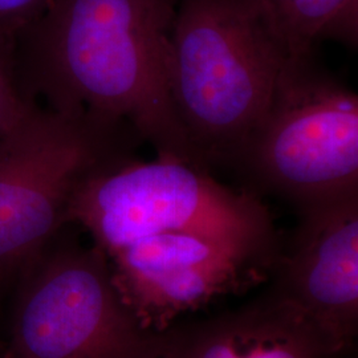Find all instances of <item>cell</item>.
Masks as SVG:
<instances>
[{
  "label": "cell",
  "instance_id": "cell-1",
  "mask_svg": "<svg viewBox=\"0 0 358 358\" xmlns=\"http://www.w3.org/2000/svg\"><path fill=\"white\" fill-rule=\"evenodd\" d=\"M179 0H51L13 40L23 97L128 125L157 157L199 165L176 115L167 60Z\"/></svg>",
  "mask_w": 358,
  "mask_h": 358
},
{
  "label": "cell",
  "instance_id": "cell-2",
  "mask_svg": "<svg viewBox=\"0 0 358 358\" xmlns=\"http://www.w3.org/2000/svg\"><path fill=\"white\" fill-rule=\"evenodd\" d=\"M288 59L262 0H179L169 88L201 166L234 162Z\"/></svg>",
  "mask_w": 358,
  "mask_h": 358
},
{
  "label": "cell",
  "instance_id": "cell-3",
  "mask_svg": "<svg viewBox=\"0 0 358 358\" xmlns=\"http://www.w3.org/2000/svg\"><path fill=\"white\" fill-rule=\"evenodd\" d=\"M68 223L87 231L108 257L138 239L186 232L239 247L272 266L278 238L254 192L234 190L177 158L134 155L93 171L77 186Z\"/></svg>",
  "mask_w": 358,
  "mask_h": 358
},
{
  "label": "cell",
  "instance_id": "cell-4",
  "mask_svg": "<svg viewBox=\"0 0 358 358\" xmlns=\"http://www.w3.org/2000/svg\"><path fill=\"white\" fill-rule=\"evenodd\" d=\"M231 166L299 210L358 194V96L316 64L289 57Z\"/></svg>",
  "mask_w": 358,
  "mask_h": 358
},
{
  "label": "cell",
  "instance_id": "cell-5",
  "mask_svg": "<svg viewBox=\"0 0 358 358\" xmlns=\"http://www.w3.org/2000/svg\"><path fill=\"white\" fill-rule=\"evenodd\" d=\"M141 142L128 125L32 103L0 138V282L69 226L68 208L81 180L131 157Z\"/></svg>",
  "mask_w": 358,
  "mask_h": 358
},
{
  "label": "cell",
  "instance_id": "cell-6",
  "mask_svg": "<svg viewBox=\"0 0 358 358\" xmlns=\"http://www.w3.org/2000/svg\"><path fill=\"white\" fill-rule=\"evenodd\" d=\"M65 229L17 273L1 358H158L159 331L125 306L108 255Z\"/></svg>",
  "mask_w": 358,
  "mask_h": 358
},
{
  "label": "cell",
  "instance_id": "cell-7",
  "mask_svg": "<svg viewBox=\"0 0 358 358\" xmlns=\"http://www.w3.org/2000/svg\"><path fill=\"white\" fill-rule=\"evenodd\" d=\"M109 260L122 301L150 331H162L180 313L236 291L267 264L232 244L186 232L142 238Z\"/></svg>",
  "mask_w": 358,
  "mask_h": 358
},
{
  "label": "cell",
  "instance_id": "cell-8",
  "mask_svg": "<svg viewBox=\"0 0 358 358\" xmlns=\"http://www.w3.org/2000/svg\"><path fill=\"white\" fill-rule=\"evenodd\" d=\"M268 291L294 306L338 357L358 331V194L299 210Z\"/></svg>",
  "mask_w": 358,
  "mask_h": 358
},
{
  "label": "cell",
  "instance_id": "cell-9",
  "mask_svg": "<svg viewBox=\"0 0 358 358\" xmlns=\"http://www.w3.org/2000/svg\"><path fill=\"white\" fill-rule=\"evenodd\" d=\"M158 358H337L294 306L267 292L235 310L159 331Z\"/></svg>",
  "mask_w": 358,
  "mask_h": 358
},
{
  "label": "cell",
  "instance_id": "cell-10",
  "mask_svg": "<svg viewBox=\"0 0 358 358\" xmlns=\"http://www.w3.org/2000/svg\"><path fill=\"white\" fill-rule=\"evenodd\" d=\"M289 57L310 56L321 41L358 47V0H262Z\"/></svg>",
  "mask_w": 358,
  "mask_h": 358
},
{
  "label": "cell",
  "instance_id": "cell-11",
  "mask_svg": "<svg viewBox=\"0 0 358 358\" xmlns=\"http://www.w3.org/2000/svg\"><path fill=\"white\" fill-rule=\"evenodd\" d=\"M32 103L26 101L13 72V40L0 38V138Z\"/></svg>",
  "mask_w": 358,
  "mask_h": 358
},
{
  "label": "cell",
  "instance_id": "cell-12",
  "mask_svg": "<svg viewBox=\"0 0 358 358\" xmlns=\"http://www.w3.org/2000/svg\"><path fill=\"white\" fill-rule=\"evenodd\" d=\"M51 0H0V38L13 40Z\"/></svg>",
  "mask_w": 358,
  "mask_h": 358
}]
</instances>
